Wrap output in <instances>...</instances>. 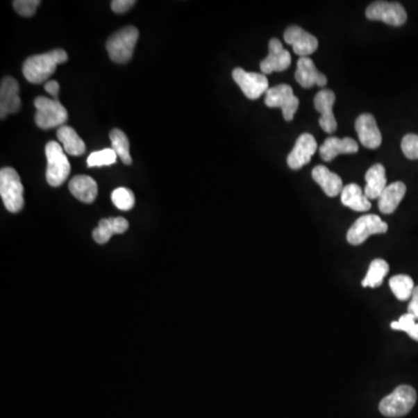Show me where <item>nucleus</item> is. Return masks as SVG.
I'll list each match as a JSON object with an SVG mask.
<instances>
[{
	"instance_id": "nucleus-22",
	"label": "nucleus",
	"mask_w": 418,
	"mask_h": 418,
	"mask_svg": "<svg viewBox=\"0 0 418 418\" xmlns=\"http://www.w3.org/2000/svg\"><path fill=\"white\" fill-rule=\"evenodd\" d=\"M366 187L364 190L366 197L369 200L379 199L383 194L387 185L386 169L383 164H376L369 167L365 176Z\"/></svg>"
},
{
	"instance_id": "nucleus-2",
	"label": "nucleus",
	"mask_w": 418,
	"mask_h": 418,
	"mask_svg": "<svg viewBox=\"0 0 418 418\" xmlns=\"http://www.w3.org/2000/svg\"><path fill=\"white\" fill-rule=\"evenodd\" d=\"M0 195L10 213H19L25 206L24 185L12 167H3L0 171Z\"/></svg>"
},
{
	"instance_id": "nucleus-25",
	"label": "nucleus",
	"mask_w": 418,
	"mask_h": 418,
	"mask_svg": "<svg viewBox=\"0 0 418 418\" xmlns=\"http://www.w3.org/2000/svg\"><path fill=\"white\" fill-rule=\"evenodd\" d=\"M57 138L62 143L64 151L72 156H82L85 153L86 146L77 131L70 126H62L57 131Z\"/></svg>"
},
{
	"instance_id": "nucleus-14",
	"label": "nucleus",
	"mask_w": 418,
	"mask_h": 418,
	"mask_svg": "<svg viewBox=\"0 0 418 418\" xmlns=\"http://www.w3.org/2000/svg\"><path fill=\"white\" fill-rule=\"evenodd\" d=\"M336 96L331 90L323 89L319 91L314 99L315 110L321 114L319 126L328 134H333L337 129V121L333 115V108Z\"/></svg>"
},
{
	"instance_id": "nucleus-13",
	"label": "nucleus",
	"mask_w": 418,
	"mask_h": 418,
	"mask_svg": "<svg viewBox=\"0 0 418 418\" xmlns=\"http://www.w3.org/2000/svg\"><path fill=\"white\" fill-rule=\"evenodd\" d=\"M317 150V142L312 135L305 133L300 135L294 148L287 157V165L292 170H300L310 162Z\"/></svg>"
},
{
	"instance_id": "nucleus-12",
	"label": "nucleus",
	"mask_w": 418,
	"mask_h": 418,
	"mask_svg": "<svg viewBox=\"0 0 418 418\" xmlns=\"http://www.w3.org/2000/svg\"><path fill=\"white\" fill-rule=\"evenodd\" d=\"M284 39L300 57H308L319 48V41L315 36L299 26H290L285 31Z\"/></svg>"
},
{
	"instance_id": "nucleus-28",
	"label": "nucleus",
	"mask_w": 418,
	"mask_h": 418,
	"mask_svg": "<svg viewBox=\"0 0 418 418\" xmlns=\"http://www.w3.org/2000/svg\"><path fill=\"white\" fill-rule=\"evenodd\" d=\"M110 142H112V149L115 151L117 157H120L122 163L126 165H131L133 163L131 160V153H129V140L127 135L124 134V131L120 129H113L110 133Z\"/></svg>"
},
{
	"instance_id": "nucleus-30",
	"label": "nucleus",
	"mask_w": 418,
	"mask_h": 418,
	"mask_svg": "<svg viewBox=\"0 0 418 418\" xmlns=\"http://www.w3.org/2000/svg\"><path fill=\"white\" fill-rule=\"evenodd\" d=\"M112 201L120 210H131L134 208L135 195L129 188L119 187L112 193Z\"/></svg>"
},
{
	"instance_id": "nucleus-5",
	"label": "nucleus",
	"mask_w": 418,
	"mask_h": 418,
	"mask_svg": "<svg viewBox=\"0 0 418 418\" xmlns=\"http://www.w3.org/2000/svg\"><path fill=\"white\" fill-rule=\"evenodd\" d=\"M47 157V172L46 179L48 184L53 187H58L60 185L67 181L72 165L67 160V153L64 151L63 147H60L57 142L47 143L46 146Z\"/></svg>"
},
{
	"instance_id": "nucleus-19",
	"label": "nucleus",
	"mask_w": 418,
	"mask_h": 418,
	"mask_svg": "<svg viewBox=\"0 0 418 418\" xmlns=\"http://www.w3.org/2000/svg\"><path fill=\"white\" fill-rule=\"evenodd\" d=\"M129 224L124 217H110L100 220L98 227L93 231L92 237L98 244H106L114 234H124L128 231Z\"/></svg>"
},
{
	"instance_id": "nucleus-24",
	"label": "nucleus",
	"mask_w": 418,
	"mask_h": 418,
	"mask_svg": "<svg viewBox=\"0 0 418 418\" xmlns=\"http://www.w3.org/2000/svg\"><path fill=\"white\" fill-rule=\"evenodd\" d=\"M340 201L344 206L356 212H367L372 207L369 199L366 197L362 187L357 184L344 186L340 193Z\"/></svg>"
},
{
	"instance_id": "nucleus-34",
	"label": "nucleus",
	"mask_w": 418,
	"mask_h": 418,
	"mask_svg": "<svg viewBox=\"0 0 418 418\" xmlns=\"http://www.w3.org/2000/svg\"><path fill=\"white\" fill-rule=\"evenodd\" d=\"M135 4H136V1L134 0H114L110 3V8L113 10L114 13L121 15V13L129 11Z\"/></svg>"
},
{
	"instance_id": "nucleus-35",
	"label": "nucleus",
	"mask_w": 418,
	"mask_h": 418,
	"mask_svg": "<svg viewBox=\"0 0 418 418\" xmlns=\"http://www.w3.org/2000/svg\"><path fill=\"white\" fill-rule=\"evenodd\" d=\"M408 312L414 316L416 321H418V286L414 290V293L411 295L410 302L408 306Z\"/></svg>"
},
{
	"instance_id": "nucleus-21",
	"label": "nucleus",
	"mask_w": 418,
	"mask_h": 418,
	"mask_svg": "<svg viewBox=\"0 0 418 418\" xmlns=\"http://www.w3.org/2000/svg\"><path fill=\"white\" fill-rule=\"evenodd\" d=\"M312 177L322 187L328 197L335 198L343 191V181L338 174H333L324 165H317L312 170Z\"/></svg>"
},
{
	"instance_id": "nucleus-16",
	"label": "nucleus",
	"mask_w": 418,
	"mask_h": 418,
	"mask_svg": "<svg viewBox=\"0 0 418 418\" xmlns=\"http://www.w3.org/2000/svg\"><path fill=\"white\" fill-rule=\"evenodd\" d=\"M22 107L19 84L13 77H5L0 85V117L4 120L8 114L18 113Z\"/></svg>"
},
{
	"instance_id": "nucleus-10",
	"label": "nucleus",
	"mask_w": 418,
	"mask_h": 418,
	"mask_svg": "<svg viewBox=\"0 0 418 418\" xmlns=\"http://www.w3.org/2000/svg\"><path fill=\"white\" fill-rule=\"evenodd\" d=\"M233 78L249 99H258L269 91V79L262 74L248 72L242 67H236L233 72Z\"/></svg>"
},
{
	"instance_id": "nucleus-17",
	"label": "nucleus",
	"mask_w": 418,
	"mask_h": 418,
	"mask_svg": "<svg viewBox=\"0 0 418 418\" xmlns=\"http://www.w3.org/2000/svg\"><path fill=\"white\" fill-rule=\"evenodd\" d=\"M295 79L305 89H310L315 85L324 87L328 83L326 76L323 75L317 70L315 63L309 57L299 58Z\"/></svg>"
},
{
	"instance_id": "nucleus-9",
	"label": "nucleus",
	"mask_w": 418,
	"mask_h": 418,
	"mask_svg": "<svg viewBox=\"0 0 418 418\" xmlns=\"http://www.w3.org/2000/svg\"><path fill=\"white\" fill-rule=\"evenodd\" d=\"M366 18L399 27L406 24L408 17L407 12L400 3L374 1L366 8Z\"/></svg>"
},
{
	"instance_id": "nucleus-6",
	"label": "nucleus",
	"mask_w": 418,
	"mask_h": 418,
	"mask_svg": "<svg viewBox=\"0 0 418 418\" xmlns=\"http://www.w3.org/2000/svg\"><path fill=\"white\" fill-rule=\"evenodd\" d=\"M35 105V124L41 129H51L62 127L67 121V110L65 107L53 98L37 97L34 100Z\"/></svg>"
},
{
	"instance_id": "nucleus-33",
	"label": "nucleus",
	"mask_w": 418,
	"mask_h": 418,
	"mask_svg": "<svg viewBox=\"0 0 418 418\" xmlns=\"http://www.w3.org/2000/svg\"><path fill=\"white\" fill-rule=\"evenodd\" d=\"M415 323H416V319H415L414 316L411 315V314L407 312V314L401 316L399 321H394V322H392L390 328L393 330H399V331L408 333V331L411 329V326H414Z\"/></svg>"
},
{
	"instance_id": "nucleus-15",
	"label": "nucleus",
	"mask_w": 418,
	"mask_h": 418,
	"mask_svg": "<svg viewBox=\"0 0 418 418\" xmlns=\"http://www.w3.org/2000/svg\"><path fill=\"white\" fill-rule=\"evenodd\" d=\"M356 131L362 146L369 149H376L383 143V136L372 114L364 113L356 120Z\"/></svg>"
},
{
	"instance_id": "nucleus-23",
	"label": "nucleus",
	"mask_w": 418,
	"mask_h": 418,
	"mask_svg": "<svg viewBox=\"0 0 418 418\" xmlns=\"http://www.w3.org/2000/svg\"><path fill=\"white\" fill-rule=\"evenodd\" d=\"M407 192V186L402 181H396L388 185L383 194L378 199L380 212L383 214H392L396 210Z\"/></svg>"
},
{
	"instance_id": "nucleus-1",
	"label": "nucleus",
	"mask_w": 418,
	"mask_h": 418,
	"mask_svg": "<svg viewBox=\"0 0 418 418\" xmlns=\"http://www.w3.org/2000/svg\"><path fill=\"white\" fill-rule=\"evenodd\" d=\"M67 53L63 49H53L41 55H34L25 60L22 74L32 84H42L56 72L57 65L65 63Z\"/></svg>"
},
{
	"instance_id": "nucleus-20",
	"label": "nucleus",
	"mask_w": 418,
	"mask_h": 418,
	"mask_svg": "<svg viewBox=\"0 0 418 418\" xmlns=\"http://www.w3.org/2000/svg\"><path fill=\"white\" fill-rule=\"evenodd\" d=\"M69 190L79 201L92 203L98 197V185L93 178L89 176H76L69 183Z\"/></svg>"
},
{
	"instance_id": "nucleus-31",
	"label": "nucleus",
	"mask_w": 418,
	"mask_h": 418,
	"mask_svg": "<svg viewBox=\"0 0 418 418\" xmlns=\"http://www.w3.org/2000/svg\"><path fill=\"white\" fill-rule=\"evenodd\" d=\"M401 149L409 160H418V135L407 134L402 138Z\"/></svg>"
},
{
	"instance_id": "nucleus-29",
	"label": "nucleus",
	"mask_w": 418,
	"mask_h": 418,
	"mask_svg": "<svg viewBox=\"0 0 418 418\" xmlns=\"http://www.w3.org/2000/svg\"><path fill=\"white\" fill-rule=\"evenodd\" d=\"M117 155L112 148L94 151L87 158V167H110L117 162Z\"/></svg>"
},
{
	"instance_id": "nucleus-11",
	"label": "nucleus",
	"mask_w": 418,
	"mask_h": 418,
	"mask_svg": "<svg viewBox=\"0 0 418 418\" xmlns=\"http://www.w3.org/2000/svg\"><path fill=\"white\" fill-rule=\"evenodd\" d=\"M292 56L288 50L285 49L278 39H271L269 42V55L260 62L262 75H269L272 72H281L291 67Z\"/></svg>"
},
{
	"instance_id": "nucleus-3",
	"label": "nucleus",
	"mask_w": 418,
	"mask_h": 418,
	"mask_svg": "<svg viewBox=\"0 0 418 418\" xmlns=\"http://www.w3.org/2000/svg\"><path fill=\"white\" fill-rule=\"evenodd\" d=\"M417 401V393L411 386L402 385L393 393L383 397L379 404V410L386 417H402L410 412Z\"/></svg>"
},
{
	"instance_id": "nucleus-8",
	"label": "nucleus",
	"mask_w": 418,
	"mask_h": 418,
	"mask_svg": "<svg viewBox=\"0 0 418 418\" xmlns=\"http://www.w3.org/2000/svg\"><path fill=\"white\" fill-rule=\"evenodd\" d=\"M388 231V224L383 222L378 215H364L359 217L347 231L346 240L350 244L360 245L372 235L385 234Z\"/></svg>"
},
{
	"instance_id": "nucleus-18",
	"label": "nucleus",
	"mask_w": 418,
	"mask_h": 418,
	"mask_svg": "<svg viewBox=\"0 0 418 418\" xmlns=\"http://www.w3.org/2000/svg\"><path fill=\"white\" fill-rule=\"evenodd\" d=\"M358 143L353 138L331 137L326 138L321 148L319 155L324 162H331L342 153H356L358 151Z\"/></svg>"
},
{
	"instance_id": "nucleus-32",
	"label": "nucleus",
	"mask_w": 418,
	"mask_h": 418,
	"mask_svg": "<svg viewBox=\"0 0 418 418\" xmlns=\"http://www.w3.org/2000/svg\"><path fill=\"white\" fill-rule=\"evenodd\" d=\"M41 5L40 0H15L13 1V8L18 15L26 18H31L35 15L36 10Z\"/></svg>"
},
{
	"instance_id": "nucleus-27",
	"label": "nucleus",
	"mask_w": 418,
	"mask_h": 418,
	"mask_svg": "<svg viewBox=\"0 0 418 418\" xmlns=\"http://www.w3.org/2000/svg\"><path fill=\"white\" fill-rule=\"evenodd\" d=\"M390 286L395 298L400 301H407L414 293V281L406 274H399L390 278Z\"/></svg>"
},
{
	"instance_id": "nucleus-7",
	"label": "nucleus",
	"mask_w": 418,
	"mask_h": 418,
	"mask_svg": "<svg viewBox=\"0 0 418 418\" xmlns=\"http://www.w3.org/2000/svg\"><path fill=\"white\" fill-rule=\"evenodd\" d=\"M264 101L266 106L269 108H281L286 121H292L294 119L295 113L300 105L298 97L295 96L293 89L287 84H281L269 89L266 92Z\"/></svg>"
},
{
	"instance_id": "nucleus-26",
	"label": "nucleus",
	"mask_w": 418,
	"mask_h": 418,
	"mask_svg": "<svg viewBox=\"0 0 418 418\" xmlns=\"http://www.w3.org/2000/svg\"><path fill=\"white\" fill-rule=\"evenodd\" d=\"M390 271V265L386 260L383 259H374L369 264V271L366 273V276L362 279V287L376 288L381 286L385 276Z\"/></svg>"
},
{
	"instance_id": "nucleus-36",
	"label": "nucleus",
	"mask_w": 418,
	"mask_h": 418,
	"mask_svg": "<svg viewBox=\"0 0 418 418\" xmlns=\"http://www.w3.org/2000/svg\"><path fill=\"white\" fill-rule=\"evenodd\" d=\"M44 90L49 93L50 96L53 97V99L58 100V93H60V84L56 81H50L46 83Z\"/></svg>"
},
{
	"instance_id": "nucleus-37",
	"label": "nucleus",
	"mask_w": 418,
	"mask_h": 418,
	"mask_svg": "<svg viewBox=\"0 0 418 418\" xmlns=\"http://www.w3.org/2000/svg\"><path fill=\"white\" fill-rule=\"evenodd\" d=\"M407 333L412 340L418 342V322L415 323L414 326H411V329Z\"/></svg>"
},
{
	"instance_id": "nucleus-4",
	"label": "nucleus",
	"mask_w": 418,
	"mask_h": 418,
	"mask_svg": "<svg viewBox=\"0 0 418 418\" xmlns=\"http://www.w3.org/2000/svg\"><path fill=\"white\" fill-rule=\"evenodd\" d=\"M138 35V29L134 26H127L114 33L106 42V49L110 60L117 64L129 62L134 53Z\"/></svg>"
}]
</instances>
